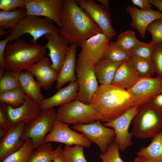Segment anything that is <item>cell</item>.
I'll list each match as a JSON object with an SVG mask.
<instances>
[{
  "label": "cell",
  "mask_w": 162,
  "mask_h": 162,
  "mask_svg": "<svg viewBox=\"0 0 162 162\" xmlns=\"http://www.w3.org/2000/svg\"><path fill=\"white\" fill-rule=\"evenodd\" d=\"M140 106H133L122 115L109 122H104V125L113 128L116 133L114 142L118 146L119 150L124 151L131 146L133 142L132 133L128 129L130 124L137 112Z\"/></svg>",
  "instance_id": "10"
},
{
  "label": "cell",
  "mask_w": 162,
  "mask_h": 162,
  "mask_svg": "<svg viewBox=\"0 0 162 162\" xmlns=\"http://www.w3.org/2000/svg\"><path fill=\"white\" fill-rule=\"evenodd\" d=\"M134 162H157L154 160L142 157H139L136 158Z\"/></svg>",
  "instance_id": "47"
},
{
  "label": "cell",
  "mask_w": 162,
  "mask_h": 162,
  "mask_svg": "<svg viewBox=\"0 0 162 162\" xmlns=\"http://www.w3.org/2000/svg\"><path fill=\"white\" fill-rule=\"evenodd\" d=\"M142 42L136 38L134 32L130 30L122 32L115 42L117 44L129 52Z\"/></svg>",
  "instance_id": "35"
},
{
  "label": "cell",
  "mask_w": 162,
  "mask_h": 162,
  "mask_svg": "<svg viewBox=\"0 0 162 162\" xmlns=\"http://www.w3.org/2000/svg\"><path fill=\"white\" fill-rule=\"evenodd\" d=\"M126 10L131 17L130 26L136 29L143 38L146 37V32L148 26L156 20L162 19V12L158 10L152 9L142 10L131 6H127Z\"/></svg>",
  "instance_id": "19"
},
{
  "label": "cell",
  "mask_w": 162,
  "mask_h": 162,
  "mask_svg": "<svg viewBox=\"0 0 162 162\" xmlns=\"http://www.w3.org/2000/svg\"><path fill=\"white\" fill-rule=\"evenodd\" d=\"M6 114L12 125L18 123L29 122L38 116L41 111L40 104L26 94L24 103L16 107L7 105Z\"/></svg>",
  "instance_id": "17"
},
{
  "label": "cell",
  "mask_w": 162,
  "mask_h": 162,
  "mask_svg": "<svg viewBox=\"0 0 162 162\" xmlns=\"http://www.w3.org/2000/svg\"><path fill=\"white\" fill-rule=\"evenodd\" d=\"M25 96L20 87L0 93V102L16 107L24 103Z\"/></svg>",
  "instance_id": "30"
},
{
  "label": "cell",
  "mask_w": 162,
  "mask_h": 162,
  "mask_svg": "<svg viewBox=\"0 0 162 162\" xmlns=\"http://www.w3.org/2000/svg\"><path fill=\"white\" fill-rule=\"evenodd\" d=\"M78 90L77 80L70 82L67 86L58 89L52 96L45 98L40 104L41 111L59 106L74 100L77 98Z\"/></svg>",
  "instance_id": "21"
},
{
  "label": "cell",
  "mask_w": 162,
  "mask_h": 162,
  "mask_svg": "<svg viewBox=\"0 0 162 162\" xmlns=\"http://www.w3.org/2000/svg\"><path fill=\"white\" fill-rule=\"evenodd\" d=\"M110 40L103 33L92 36L81 44V49L78 58L94 65L102 58L108 47Z\"/></svg>",
  "instance_id": "15"
},
{
  "label": "cell",
  "mask_w": 162,
  "mask_h": 162,
  "mask_svg": "<svg viewBox=\"0 0 162 162\" xmlns=\"http://www.w3.org/2000/svg\"><path fill=\"white\" fill-rule=\"evenodd\" d=\"M44 36L47 40L45 46L49 51L47 55L51 62V67L58 74L67 57L69 43L59 32L49 33Z\"/></svg>",
  "instance_id": "16"
},
{
  "label": "cell",
  "mask_w": 162,
  "mask_h": 162,
  "mask_svg": "<svg viewBox=\"0 0 162 162\" xmlns=\"http://www.w3.org/2000/svg\"><path fill=\"white\" fill-rule=\"evenodd\" d=\"M77 46L75 44L69 46L67 55L62 68L58 74L56 88L59 89L66 83L77 80L75 75L76 63V56Z\"/></svg>",
  "instance_id": "23"
},
{
  "label": "cell",
  "mask_w": 162,
  "mask_h": 162,
  "mask_svg": "<svg viewBox=\"0 0 162 162\" xmlns=\"http://www.w3.org/2000/svg\"><path fill=\"white\" fill-rule=\"evenodd\" d=\"M155 47V45L150 43L142 42L130 52L132 57L152 61Z\"/></svg>",
  "instance_id": "36"
},
{
  "label": "cell",
  "mask_w": 162,
  "mask_h": 162,
  "mask_svg": "<svg viewBox=\"0 0 162 162\" xmlns=\"http://www.w3.org/2000/svg\"><path fill=\"white\" fill-rule=\"evenodd\" d=\"M69 125L56 120L53 128L45 139V142H58L72 146L80 145L88 148L91 141L83 134L76 132L70 128Z\"/></svg>",
  "instance_id": "12"
},
{
  "label": "cell",
  "mask_w": 162,
  "mask_h": 162,
  "mask_svg": "<svg viewBox=\"0 0 162 162\" xmlns=\"http://www.w3.org/2000/svg\"><path fill=\"white\" fill-rule=\"evenodd\" d=\"M150 102L156 107L162 110V93L155 97Z\"/></svg>",
  "instance_id": "45"
},
{
  "label": "cell",
  "mask_w": 162,
  "mask_h": 162,
  "mask_svg": "<svg viewBox=\"0 0 162 162\" xmlns=\"http://www.w3.org/2000/svg\"><path fill=\"white\" fill-rule=\"evenodd\" d=\"M162 130V110L151 102L140 106L133 120L131 132L141 139L152 138Z\"/></svg>",
  "instance_id": "4"
},
{
  "label": "cell",
  "mask_w": 162,
  "mask_h": 162,
  "mask_svg": "<svg viewBox=\"0 0 162 162\" xmlns=\"http://www.w3.org/2000/svg\"><path fill=\"white\" fill-rule=\"evenodd\" d=\"M24 122L12 125L5 136L0 140V162L7 157L18 151L24 144L25 141L22 139Z\"/></svg>",
  "instance_id": "18"
},
{
  "label": "cell",
  "mask_w": 162,
  "mask_h": 162,
  "mask_svg": "<svg viewBox=\"0 0 162 162\" xmlns=\"http://www.w3.org/2000/svg\"><path fill=\"white\" fill-rule=\"evenodd\" d=\"M54 156L52 144L45 142L33 150L27 162H51Z\"/></svg>",
  "instance_id": "29"
},
{
  "label": "cell",
  "mask_w": 162,
  "mask_h": 162,
  "mask_svg": "<svg viewBox=\"0 0 162 162\" xmlns=\"http://www.w3.org/2000/svg\"><path fill=\"white\" fill-rule=\"evenodd\" d=\"M51 64L50 58L45 56L26 70L35 77L36 80L45 90L51 88L58 76V74L52 68Z\"/></svg>",
  "instance_id": "20"
},
{
  "label": "cell",
  "mask_w": 162,
  "mask_h": 162,
  "mask_svg": "<svg viewBox=\"0 0 162 162\" xmlns=\"http://www.w3.org/2000/svg\"><path fill=\"white\" fill-rule=\"evenodd\" d=\"M8 33H10L9 31L5 30V29L0 28V36H6Z\"/></svg>",
  "instance_id": "50"
},
{
  "label": "cell",
  "mask_w": 162,
  "mask_h": 162,
  "mask_svg": "<svg viewBox=\"0 0 162 162\" xmlns=\"http://www.w3.org/2000/svg\"><path fill=\"white\" fill-rule=\"evenodd\" d=\"M46 49L42 44L28 43L20 38L6 47L4 56L5 69L20 73L26 70L45 57Z\"/></svg>",
  "instance_id": "3"
},
{
  "label": "cell",
  "mask_w": 162,
  "mask_h": 162,
  "mask_svg": "<svg viewBox=\"0 0 162 162\" xmlns=\"http://www.w3.org/2000/svg\"><path fill=\"white\" fill-rule=\"evenodd\" d=\"M54 107L41 111L32 120L25 124L22 139L25 141L31 140L34 149L45 142L47 134L52 130L56 120Z\"/></svg>",
  "instance_id": "7"
},
{
  "label": "cell",
  "mask_w": 162,
  "mask_h": 162,
  "mask_svg": "<svg viewBox=\"0 0 162 162\" xmlns=\"http://www.w3.org/2000/svg\"><path fill=\"white\" fill-rule=\"evenodd\" d=\"M6 104L0 102V127L8 130L12 126L6 114Z\"/></svg>",
  "instance_id": "42"
},
{
  "label": "cell",
  "mask_w": 162,
  "mask_h": 162,
  "mask_svg": "<svg viewBox=\"0 0 162 162\" xmlns=\"http://www.w3.org/2000/svg\"><path fill=\"white\" fill-rule=\"evenodd\" d=\"M61 26L59 32L70 45L80 46L84 41L102 33L98 25L75 0H64L60 13Z\"/></svg>",
  "instance_id": "1"
},
{
  "label": "cell",
  "mask_w": 162,
  "mask_h": 162,
  "mask_svg": "<svg viewBox=\"0 0 162 162\" xmlns=\"http://www.w3.org/2000/svg\"><path fill=\"white\" fill-rule=\"evenodd\" d=\"M136 153L140 157L162 162V130L152 138L148 146L140 148Z\"/></svg>",
  "instance_id": "26"
},
{
  "label": "cell",
  "mask_w": 162,
  "mask_h": 162,
  "mask_svg": "<svg viewBox=\"0 0 162 162\" xmlns=\"http://www.w3.org/2000/svg\"><path fill=\"white\" fill-rule=\"evenodd\" d=\"M8 131V130L0 127V139H1L6 134Z\"/></svg>",
  "instance_id": "49"
},
{
  "label": "cell",
  "mask_w": 162,
  "mask_h": 162,
  "mask_svg": "<svg viewBox=\"0 0 162 162\" xmlns=\"http://www.w3.org/2000/svg\"><path fill=\"white\" fill-rule=\"evenodd\" d=\"M64 0H24L27 15L43 16L61 26L60 13Z\"/></svg>",
  "instance_id": "14"
},
{
  "label": "cell",
  "mask_w": 162,
  "mask_h": 162,
  "mask_svg": "<svg viewBox=\"0 0 162 162\" xmlns=\"http://www.w3.org/2000/svg\"><path fill=\"white\" fill-rule=\"evenodd\" d=\"M98 2L102 4V5L108 9L109 8V1L108 0H98Z\"/></svg>",
  "instance_id": "48"
},
{
  "label": "cell",
  "mask_w": 162,
  "mask_h": 162,
  "mask_svg": "<svg viewBox=\"0 0 162 162\" xmlns=\"http://www.w3.org/2000/svg\"><path fill=\"white\" fill-rule=\"evenodd\" d=\"M118 145L114 142L109 146L106 152L101 153L99 158L102 162H124L120 157Z\"/></svg>",
  "instance_id": "38"
},
{
  "label": "cell",
  "mask_w": 162,
  "mask_h": 162,
  "mask_svg": "<svg viewBox=\"0 0 162 162\" xmlns=\"http://www.w3.org/2000/svg\"><path fill=\"white\" fill-rule=\"evenodd\" d=\"M20 8H25L24 0H0V9L1 10L12 11Z\"/></svg>",
  "instance_id": "40"
},
{
  "label": "cell",
  "mask_w": 162,
  "mask_h": 162,
  "mask_svg": "<svg viewBox=\"0 0 162 162\" xmlns=\"http://www.w3.org/2000/svg\"><path fill=\"white\" fill-rule=\"evenodd\" d=\"M77 4L89 16L110 39L116 32L111 23V14L108 9L93 0H76Z\"/></svg>",
  "instance_id": "13"
},
{
  "label": "cell",
  "mask_w": 162,
  "mask_h": 162,
  "mask_svg": "<svg viewBox=\"0 0 162 162\" xmlns=\"http://www.w3.org/2000/svg\"><path fill=\"white\" fill-rule=\"evenodd\" d=\"M152 5L157 8L159 11L162 12V0H149Z\"/></svg>",
  "instance_id": "46"
},
{
  "label": "cell",
  "mask_w": 162,
  "mask_h": 162,
  "mask_svg": "<svg viewBox=\"0 0 162 162\" xmlns=\"http://www.w3.org/2000/svg\"><path fill=\"white\" fill-rule=\"evenodd\" d=\"M9 30L10 42L15 41L22 35L28 34L32 38L31 43L35 44L41 37L49 33L59 32V29L54 22L49 18L27 15Z\"/></svg>",
  "instance_id": "5"
},
{
  "label": "cell",
  "mask_w": 162,
  "mask_h": 162,
  "mask_svg": "<svg viewBox=\"0 0 162 162\" xmlns=\"http://www.w3.org/2000/svg\"><path fill=\"white\" fill-rule=\"evenodd\" d=\"M34 76L27 70L20 72L19 76L20 87L26 94L40 104L45 97L41 91L42 87Z\"/></svg>",
  "instance_id": "24"
},
{
  "label": "cell",
  "mask_w": 162,
  "mask_h": 162,
  "mask_svg": "<svg viewBox=\"0 0 162 162\" xmlns=\"http://www.w3.org/2000/svg\"><path fill=\"white\" fill-rule=\"evenodd\" d=\"M76 71L79 90L76 99L87 104H90L99 86L96 76L94 65L78 58Z\"/></svg>",
  "instance_id": "8"
},
{
  "label": "cell",
  "mask_w": 162,
  "mask_h": 162,
  "mask_svg": "<svg viewBox=\"0 0 162 162\" xmlns=\"http://www.w3.org/2000/svg\"><path fill=\"white\" fill-rule=\"evenodd\" d=\"M27 15L25 8H18L12 11H0V28L3 29L14 28L19 21Z\"/></svg>",
  "instance_id": "27"
},
{
  "label": "cell",
  "mask_w": 162,
  "mask_h": 162,
  "mask_svg": "<svg viewBox=\"0 0 162 162\" xmlns=\"http://www.w3.org/2000/svg\"><path fill=\"white\" fill-rule=\"evenodd\" d=\"M141 78L129 61L122 62L118 68L111 85L128 90L132 88Z\"/></svg>",
  "instance_id": "22"
},
{
  "label": "cell",
  "mask_w": 162,
  "mask_h": 162,
  "mask_svg": "<svg viewBox=\"0 0 162 162\" xmlns=\"http://www.w3.org/2000/svg\"><path fill=\"white\" fill-rule=\"evenodd\" d=\"M132 57L130 52L117 44L115 42L110 41L102 58L116 63L129 61Z\"/></svg>",
  "instance_id": "28"
},
{
  "label": "cell",
  "mask_w": 162,
  "mask_h": 162,
  "mask_svg": "<svg viewBox=\"0 0 162 162\" xmlns=\"http://www.w3.org/2000/svg\"><path fill=\"white\" fill-rule=\"evenodd\" d=\"M82 146H72L65 145L63 148V155L66 162H88L84 152Z\"/></svg>",
  "instance_id": "34"
},
{
  "label": "cell",
  "mask_w": 162,
  "mask_h": 162,
  "mask_svg": "<svg viewBox=\"0 0 162 162\" xmlns=\"http://www.w3.org/2000/svg\"><path fill=\"white\" fill-rule=\"evenodd\" d=\"M34 150L31 140L28 139L21 148L8 155L1 162H27Z\"/></svg>",
  "instance_id": "32"
},
{
  "label": "cell",
  "mask_w": 162,
  "mask_h": 162,
  "mask_svg": "<svg viewBox=\"0 0 162 162\" xmlns=\"http://www.w3.org/2000/svg\"><path fill=\"white\" fill-rule=\"evenodd\" d=\"M131 2L135 5L139 7L142 10H149L152 7L149 0H132Z\"/></svg>",
  "instance_id": "43"
},
{
  "label": "cell",
  "mask_w": 162,
  "mask_h": 162,
  "mask_svg": "<svg viewBox=\"0 0 162 162\" xmlns=\"http://www.w3.org/2000/svg\"><path fill=\"white\" fill-rule=\"evenodd\" d=\"M20 73L5 69L0 77V93L20 87Z\"/></svg>",
  "instance_id": "33"
},
{
  "label": "cell",
  "mask_w": 162,
  "mask_h": 162,
  "mask_svg": "<svg viewBox=\"0 0 162 162\" xmlns=\"http://www.w3.org/2000/svg\"><path fill=\"white\" fill-rule=\"evenodd\" d=\"M10 38L9 34L5 38L0 41V77L6 69L4 62V54L8 43L10 42Z\"/></svg>",
  "instance_id": "41"
},
{
  "label": "cell",
  "mask_w": 162,
  "mask_h": 162,
  "mask_svg": "<svg viewBox=\"0 0 162 162\" xmlns=\"http://www.w3.org/2000/svg\"><path fill=\"white\" fill-rule=\"evenodd\" d=\"M90 104L96 109L100 121L104 122L116 119L135 105L127 90L111 85H100Z\"/></svg>",
  "instance_id": "2"
},
{
  "label": "cell",
  "mask_w": 162,
  "mask_h": 162,
  "mask_svg": "<svg viewBox=\"0 0 162 162\" xmlns=\"http://www.w3.org/2000/svg\"><path fill=\"white\" fill-rule=\"evenodd\" d=\"M152 61L157 77L162 79V44L155 45Z\"/></svg>",
  "instance_id": "39"
},
{
  "label": "cell",
  "mask_w": 162,
  "mask_h": 162,
  "mask_svg": "<svg viewBox=\"0 0 162 162\" xmlns=\"http://www.w3.org/2000/svg\"><path fill=\"white\" fill-rule=\"evenodd\" d=\"M127 90L134 105L140 106L150 102L155 97L162 93V79L157 76L141 78Z\"/></svg>",
  "instance_id": "11"
},
{
  "label": "cell",
  "mask_w": 162,
  "mask_h": 162,
  "mask_svg": "<svg viewBox=\"0 0 162 162\" xmlns=\"http://www.w3.org/2000/svg\"><path fill=\"white\" fill-rule=\"evenodd\" d=\"M72 128L81 132L92 142L96 144L102 153L114 142L116 133L113 129L103 125L100 120L86 124L73 125Z\"/></svg>",
  "instance_id": "9"
},
{
  "label": "cell",
  "mask_w": 162,
  "mask_h": 162,
  "mask_svg": "<svg viewBox=\"0 0 162 162\" xmlns=\"http://www.w3.org/2000/svg\"><path fill=\"white\" fill-rule=\"evenodd\" d=\"M56 119L68 125L86 124L100 120V117L92 105L76 99L59 106L56 112Z\"/></svg>",
  "instance_id": "6"
},
{
  "label": "cell",
  "mask_w": 162,
  "mask_h": 162,
  "mask_svg": "<svg viewBox=\"0 0 162 162\" xmlns=\"http://www.w3.org/2000/svg\"><path fill=\"white\" fill-rule=\"evenodd\" d=\"M146 31L150 33L152 37L150 43L154 45L162 44V19L156 20L148 26Z\"/></svg>",
  "instance_id": "37"
},
{
  "label": "cell",
  "mask_w": 162,
  "mask_h": 162,
  "mask_svg": "<svg viewBox=\"0 0 162 162\" xmlns=\"http://www.w3.org/2000/svg\"><path fill=\"white\" fill-rule=\"evenodd\" d=\"M122 63L114 62L101 58L94 65L96 76L100 85H111L117 70Z\"/></svg>",
  "instance_id": "25"
},
{
  "label": "cell",
  "mask_w": 162,
  "mask_h": 162,
  "mask_svg": "<svg viewBox=\"0 0 162 162\" xmlns=\"http://www.w3.org/2000/svg\"><path fill=\"white\" fill-rule=\"evenodd\" d=\"M129 62L141 78L152 77L155 73L151 60L132 57Z\"/></svg>",
  "instance_id": "31"
},
{
  "label": "cell",
  "mask_w": 162,
  "mask_h": 162,
  "mask_svg": "<svg viewBox=\"0 0 162 162\" xmlns=\"http://www.w3.org/2000/svg\"><path fill=\"white\" fill-rule=\"evenodd\" d=\"M54 156L53 162H66L63 155V148L62 145L58 146L54 150Z\"/></svg>",
  "instance_id": "44"
}]
</instances>
